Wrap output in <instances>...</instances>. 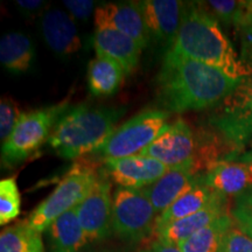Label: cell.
<instances>
[{"mask_svg":"<svg viewBox=\"0 0 252 252\" xmlns=\"http://www.w3.org/2000/svg\"><path fill=\"white\" fill-rule=\"evenodd\" d=\"M241 81L206 63L167 50L157 76L158 99L163 110L178 113L215 108Z\"/></svg>","mask_w":252,"mask_h":252,"instance_id":"1","label":"cell"},{"mask_svg":"<svg viewBox=\"0 0 252 252\" xmlns=\"http://www.w3.org/2000/svg\"><path fill=\"white\" fill-rule=\"evenodd\" d=\"M169 50L212 65L234 80H242L252 74L220 30L219 21L198 1L185 2L180 31Z\"/></svg>","mask_w":252,"mask_h":252,"instance_id":"2","label":"cell"},{"mask_svg":"<svg viewBox=\"0 0 252 252\" xmlns=\"http://www.w3.org/2000/svg\"><path fill=\"white\" fill-rule=\"evenodd\" d=\"M124 113V108L74 106L60 117L47 144L59 157L69 160L94 153L115 132Z\"/></svg>","mask_w":252,"mask_h":252,"instance_id":"3","label":"cell"},{"mask_svg":"<svg viewBox=\"0 0 252 252\" xmlns=\"http://www.w3.org/2000/svg\"><path fill=\"white\" fill-rule=\"evenodd\" d=\"M68 109V102L64 100L47 108L23 112L11 135L2 143V165L13 166L35 153L48 141L55 124Z\"/></svg>","mask_w":252,"mask_h":252,"instance_id":"4","label":"cell"},{"mask_svg":"<svg viewBox=\"0 0 252 252\" xmlns=\"http://www.w3.org/2000/svg\"><path fill=\"white\" fill-rule=\"evenodd\" d=\"M168 118L169 113L166 110H144L116 128L94 154L103 158V160L137 156L165 130Z\"/></svg>","mask_w":252,"mask_h":252,"instance_id":"5","label":"cell"},{"mask_svg":"<svg viewBox=\"0 0 252 252\" xmlns=\"http://www.w3.org/2000/svg\"><path fill=\"white\" fill-rule=\"evenodd\" d=\"M97 179L98 173L91 166H74L63 176L54 191L30 214L27 222L42 234L56 219L76 208L84 200Z\"/></svg>","mask_w":252,"mask_h":252,"instance_id":"6","label":"cell"},{"mask_svg":"<svg viewBox=\"0 0 252 252\" xmlns=\"http://www.w3.org/2000/svg\"><path fill=\"white\" fill-rule=\"evenodd\" d=\"M209 123L226 143L243 147L252 140V74L210 113Z\"/></svg>","mask_w":252,"mask_h":252,"instance_id":"7","label":"cell"},{"mask_svg":"<svg viewBox=\"0 0 252 252\" xmlns=\"http://www.w3.org/2000/svg\"><path fill=\"white\" fill-rule=\"evenodd\" d=\"M158 214L141 189L117 187L113 191L112 232L138 243L156 231Z\"/></svg>","mask_w":252,"mask_h":252,"instance_id":"8","label":"cell"},{"mask_svg":"<svg viewBox=\"0 0 252 252\" xmlns=\"http://www.w3.org/2000/svg\"><path fill=\"white\" fill-rule=\"evenodd\" d=\"M111 182L98 178L89 194L76 207L78 220L86 232L88 241H104L112 232Z\"/></svg>","mask_w":252,"mask_h":252,"instance_id":"9","label":"cell"},{"mask_svg":"<svg viewBox=\"0 0 252 252\" xmlns=\"http://www.w3.org/2000/svg\"><path fill=\"white\" fill-rule=\"evenodd\" d=\"M96 30L111 28L130 36L145 48L151 35L145 24L139 1L108 2L97 6L94 13Z\"/></svg>","mask_w":252,"mask_h":252,"instance_id":"10","label":"cell"},{"mask_svg":"<svg viewBox=\"0 0 252 252\" xmlns=\"http://www.w3.org/2000/svg\"><path fill=\"white\" fill-rule=\"evenodd\" d=\"M194 151L193 131L187 122L179 118L167 125L159 137L139 154L153 158L168 167H174L194 159Z\"/></svg>","mask_w":252,"mask_h":252,"instance_id":"11","label":"cell"},{"mask_svg":"<svg viewBox=\"0 0 252 252\" xmlns=\"http://www.w3.org/2000/svg\"><path fill=\"white\" fill-rule=\"evenodd\" d=\"M108 175L118 187L144 189L159 180L171 167L153 158L140 156L104 160Z\"/></svg>","mask_w":252,"mask_h":252,"instance_id":"12","label":"cell"},{"mask_svg":"<svg viewBox=\"0 0 252 252\" xmlns=\"http://www.w3.org/2000/svg\"><path fill=\"white\" fill-rule=\"evenodd\" d=\"M139 2L151 37L169 50L180 31L185 2L179 0H143Z\"/></svg>","mask_w":252,"mask_h":252,"instance_id":"13","label":"cell"},{"mask_svg":"<svg viewBox=\"0 0 252 252\" xmlns=\"http://www.w3.org/2000/svg\"><path fill=\"white\" fill-rule=\"evenodd\" d=\"M195 167H196L195 159H190L181 165L171 167L166 174L157 182L141 189L144 194L149 197L158 216L165 212L181 195H184L186 191L200 182L201 178L195 175V172H196Z\"/></svg>","mask_w":252,"mask_h":252,"instance_id":"14","label":"cell"},{"mask_svg":"<svg viewBox=\"0 0 252 252\" xmlns=\"http://www.w3.org/2000/svg\"><path fill=\"white\" fill-rule=\"evenodd\" d=\"M40 28L46 45L56 55L67 58L81 49L82 40L76 24L67 12L47 9L41 18Z\"/></svg>","mask_w":252,"mask_h":252,"instance_id":"15","label":"cell"},{"mask_svg":"<svg viewBox=\"0 0 252 252\" xmlns=\"http://www.w3.org/2000/svg\"><path fill=\"white\" fill-rule=\"evenodd\" d=\"M228 213V201L224 194L220 193L206 208L193 215L169 223L156 231L157 237L160 241L169 244H178L197 232L198 230L206 228L223 214Z\"/></svg>","mask_w":252,"mask_h":252,"instance_id":"16","label":"cell"},{"mask_svg":"<svg viewBox=\"0 0 252 252\" xmlns=\"http://www.w3.org/2000/svg\"><path fill=\"white\" fill-rule=\"evenodd\" d=\"M94 47L96 54L105 55L117 62L125 75H130L137 69L143 49L137 41L111 28L96 30Z\"/></svg>","mask_w":252,"mask_h":252,"instance_id":"17","label":"cell"},{"mask_svg":"<svg viewBox=\"0 0 252 252\" xmlns=\"http://www.w3.org/2000/svg\"><path fill=\"white\" fill-rule=\"evenodd\" d=\"M203 182L214 190L226 195H237L252 187V161H220L202 176Z\"/></svg>","mask_w":252,"mask_h":252,"instance_id":"18","label":"cell"},{"mask_svg":"<svg viewBox=\"0 0 252 252\" xmlns=\"http://www.w3.org/2000/svg\"><path fill=\"white\" fill-rule=\"evenodd\" d=\"M46 234L48 252H80L89 242L78 220L76 208L56 219Z\"/></svg>","mask_w":252,"mask_h":252,"instance_id":"19","label":"cell"},{"mask_svg":"<svg viewBox=\"0 0 252 252\" xmlns=\"http://www.w3.org/2000/svg\"><path fill=\"white\" fill-rule=\"evenodd\" d=\"M220 191L214 190L209 186L203 182L201 178L200 182L193 188L186 191L181 195L175 202H173L165 212L160 214L157 219L156 231L158 229H161L163 226L169 224V223L175 222V220H182L193 214L200 212L201 209L206 208L212 201L215 198Z\"/></svg>","mask_w":252,"mask_h":252,"instance_id":"20","label":"cell"},{"mask_svg":"<svg viewBox=\"0 0 252 252\" xmlns=\"http://www.w3.org/2000/svg\"><path fill=\"white\" fill-rule=\"evenodd\" d=\"M35 58L33 42L26 34L11 32L0 41V61L12 74H23L32 67Z\"/></svg>","mask_w":252,"mask_h":252,"instance_id":"21","label":"cell"},{"mask_svg":"<svg viewBox=\"0 0 252 252\" xmlns=\"http://www.w3.org/2000/svg\"><path fill=\"white\" fill-rule=\"evenodd\" d=\"M234 225L231 214L225 213L176 247L182 252H220L226 235Z\"/></svg>","mask_w":252,"mask_h":252,"instance_id":"22","label":"cell"},{"mask_svg":"<svg viewBox=\"0 0 252 252\" xmlns=\"http://www.w3.org/2000/svg\"><path fill=\"white\" fill-rule=\"evenodd\" d=\"M125 71L112 59L96 54L88 65V84L94 96H110L121 87Z\"/></svg>","mask_w":252,"mask_h":252,"instance_id":"23","label":"cell"},{"mask_svg":"<svg viewBox=\"0 0 252 252\" xmlns=\"http://www.w3.org/2000/svg\"><path fill=\"white\" fill-rule=\"evenodd\" d=\"M0 252H45L41 232L26 220L4 229L0 235Z\"/></svg>","mask_w":252,"mask_h":252,"instance_id":"24","label":"cell"},{"mask_svg":"<svg viewBox=\"0 0 252 252\" xmlns=\"http://www.w3.org/2000/svg\"><path fill=\"white\" fill-rule=\"evenodd\" d=\"M21 197L15 176L0 181V224L14 220L20 214Z\"/></svg>","mask_w":252,"mask_h":252,"instance_id":"25","label":"cell"},{"mask_svg":"<svg viewBox=\"0 0 252 252\" xmlns=\"http://www.w3.org/2000/svg\"><path fill=\"white\" fill-rule=\"evenodd\" d=\"M206 11L215 18L219 23L225 25H234L236 17L241 9L243 1L237 0H209V1H198Z\"/></svg>","mask_w":252,"mask_h":252,"instance_id":"26","label":"cell"},{"mask_svg":"<svg viewBox=\"0 0 252 252\" xmlns=\"http://www.w3.org/2000/svg\"><path fill=\"white\" fill-rule=\"evenodd\" d=\"M23 113L19 110V105L14 99L2 97L0 102V139L1 143L7 140L14 130L15 125Z\"/></svg>","mask_w":252,"mask_h":252,"instance_id":"27","label":"cell"},{"mask_svg":"<svg viewBox=\"0 0 252 252\" xmlns=\"http://www.w3.org/2000/svg\"><path fill=\"white\" fill-rule=\"evenodd\" d=\"M220 252H252V237L235 224L226 235Z\"/></svg>","mask_w":252,"mask_h":252,"instance_id":"28","label":"cell"},{"mask_svg":"<svg viewBox=\"0 0 252 252\" xmlns=\"http://www.w3.org/2000/svg\"><path fill=\"white\" fill-rule=\"evenodd\" d=\"M63 5L68 9L70 17L75 21H87L94 13V1L91 0H64Z\"/></svg>","mask_w":252,"mask_h":252,"instance_id":"29","label":"cell"},{"mask_svg":"<svg viewBox=\"0 0 252 252\" xmlns=\"http://www.w3.org/2000/svg\"><path fill=\"white\" fill-rule=\"evenodd\" d=\"M234 26L241 32L252 28V0L243 1L241 9H239L237 17H236Z\"/></svg>","mask_w":252,"mask_h":252,"instance_id":"30","label":"cell"},{"mask_svg":"<svg viewBox=\"0 0 252 252\" xmlns=\"http://www.w3.org/2000/svg\"><path fill=\"white\" fill-rule=\"evenodd\" d=\"M241 33V59L252 70V28Z\"/></svg>","mask_w":252,"mask_h":252,"instance_id":"31","label":"cell"},{"mask_svg":"<svg viewBox=\"0 0 252 252\" xmlns=\"http://www.w3.org/2000/svg\"><path fill=\"white\" fill-rule=\"evenodd\" d=\"M15 5L20 9L23 15H28V17H35L47 7L46 2L41 0H17Z\"/></svg>","mask_w":252,"mask_h":252,"instance_id":"32","label":"cell"},{"mask_svg":"<svg viewBox=\"0 0 252 252\" xmlns=\"http://www.w3.org/2000/svg\"><path fill=\"white\" fill-rule=\"evenodd\" d=\"M230 214L235 220V224L252 237V214L236 212V210H231Z\"/></svg>","mask_w":252,"mask_h":252,"instance_id":"33","label":"cell"},{"mask_svg":"<svg viewBox=\"0 0 252 252\" xmlns=\"http://www.w3.org/2000/svg\"><path fill=\"white\" fill-rule=\"evenodd\" d=\"M146 252H182L175 244H169L167 242L160 241L157 238L152 244L150 245Z\"/></svg>","mask_w":252,"mask_h":252,"instance_id":"34","label":"cell"},{"mask_svg":"<svg viewBox=\"0 0 252 252\" xmlns=\"http://www.w3.org/2000/svg\"><path fill=\"white\" fill-rule=\"evenodd\" d=\"M241 159H244V160H249V161H252V153L247 154V156H244L243 158H241Z\"/></svg>","mask_w":252,"mask_h":252,"instance_id":"35","label":"cell"},{"mask_svg":"<svg viewBox=\"0 0 252 252\" xmlns=\"http://www.w3.org/2000/svg\"><path fill=\"white\" fill-rule=\"evenodd\" d=\"M87 252H105V251H96V250H93V251H87Z\"/></svg>","mask_w":252,"mask_h":252,"instance_id":"36","label":"cell"}]
</instances>
